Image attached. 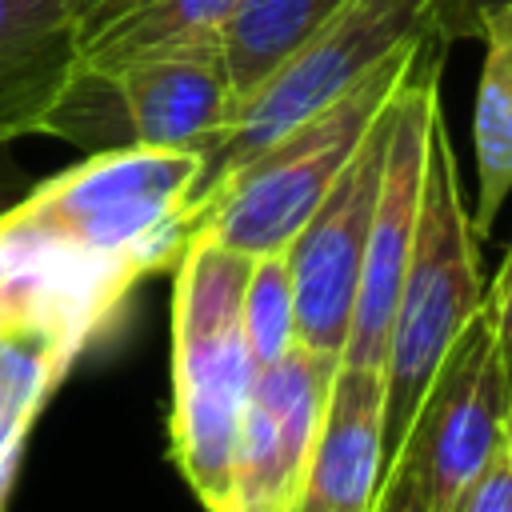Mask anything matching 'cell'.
Returning a JSON list of instances; mask_svg holds the SVG:
<instances>
[{
	"label": "cell",
	"instance_id": "obj_1",
	"mask_svg": "<svg viewBox=\"0 0 512 512\" xmlns=\"http://www.w3.org/2000/svg\"><path fill=\"white\" fill-rule=\"evenodd\" d=\"M204 156L112 148L0 208V336H28L72 364L120 320L132 288L176 268Z\"/></svg>",
	"mask_w": 512,
	"mask_h": 512
},
{
	"label": "cell",
	"instance_id": "obj_2",
	"mask_svg": "<svg viewBox=\"0 0 512 512\" xmlns=\"http://www.w3.org/2000/svg\"><path fill=\"white\" fill-rule=\"evenodd\" d=\"M252 256L192 236L172 284V416L168 452L208 512L232 504V460L256 360L244 340L240 296Z\"/></svg>",
	"mask_w": 512,
	"mask_h": 512
},
{
	"label": "cell",
	"instance_id": "obj_3",
	"mask_svg": "<svg viewBox=\"0 0 512 512\" xmlns=\"http://www.w3.org/2000/svg\"><path fill=\"white\" fill-rule=\"evenodd\" d=\"M424 44L432 40L396 48L344 96H336L332 104L276 136L268 148H260L196 208L192 236L216 240L244 256L284 252L308 212L320 204V196L336 184L376 116L388 108Z\"/></svg>",
	"mask_w": 512,
	"mask_h": 512
},
{
	"label": "cell",
	"instance_id": "obj_4",
	"mask_svg": "<svg viewBox=\"0 0 512 512\" xmlns=\"http://www.w3.org/2000/svg\"><path fill=\"white\" fill-rule=\"evenodd\" d=\"M480 248L472 216L464 208L456 156L444 132V116L428 140L424 200L412 236V252L400 276L388 348H384V460L400 452V440L424 400V388L460 336V328L484 304Z\"/></svg>",
	"mask_w": 512,
	"mask_h": 512
},
{
	"label": "cell",
	"instance_id": "obj_5",
	"mask_svg": "<svg viewBox=\"0 0 512 512\" xmlns=\"http://www.w3.org/2000/svg\"><path fill=\"white\" fill-rule=\"evenodd\" d=\"M420 40H436L432 0H344L232 108L228 128L204 156L200 184L188 204V224L196 208L260 148L344 96L396 48Z\"/></svg>",
	"mask_w": 512,
	"mask_h": 512
},
{
	"label": "cell",
	"instance_id": "obj_6",
	"mask_svg": "<svg viewBox=\"0 0 512 512\" xmlns=\"http://www.w3.org/2000/svg\"><path fill=\"white\" fill-rule=\"evenodd\" d=\"M236 108L220 44L172 48L116 68H76L40 120V136L112 148L200 152L220 140Z\"/></svg>",
	"mask_w": 512,
	"mask_h": 512
},
{
	"label": "cell",
	"instance_id": "obj_7",
	"mask_svg": "<svg viewBox=\"0 0 512 512\" xmlns=\"http://www.w3.org/2000/svg\"><path fill=\"white\" fill-rule=\"evenodd\" d=\"M512 372L500 356L488 304L460 328L436 364L424 400L400 440L428 512H448L504 444Z\"/></svg>",
	"mask_w": 512,
	"mask_h": 512
},
{
	"label": "cell",
	"instance_id": "obj_8",
	"mask_svg": "<svg viewBox=\"0 0 512 512\" xmlns=\"http://www.w3.org/2000/svg\"><path fill=\"white\" fill-rule=\"evenodd\" d=\"M432 48L436 40L424 44L412 72L392 96V128H388V152H384V172H380V196L372 212L368 252H364L356 308H352L340 364H360V368L384 364L392 308H396L400 276L412 252L420 200H424L428 140H432L436 120L444 116L440 112V52Z\"/></svg>",
	"mask_w": 512,
	"mask_h": 512
},
{
	"label": "cell",
	"instance_id": "obj_9",
	"mask_svg": "<svg viewBox=\"0 0 512 512\" xmlns=\"http://www.w3.org/2000/svg\"><path fill=\"white\" fill-rule=\"evenodd\" d=\"M388 128H392V100L336 176V184L320 196V204L308 212L292 244L284 248L288 272H292V300H296V344L336 356L344 352L360 268L368 252L372 212L380 196V172L388 152Z\"/></svg>",
	"mask_w": 512,
	"mask_h": 512
},
{
	"label": "cell",
	"instance_id": "obj_10",
	"mask_svg": "<svg viewBox=\"0 0 512 512\" xmlns=\"http://www.w3.org/2000/svg\"><path fill=\"white\" fill-rule=\"evenodd\" d=\"M332 372H336V356L312 352L304 344L256 368L240 416L228 508L296 504Z\"/></svg>",
	"mask_w": 512,
	"mask_h": 512
},
{
	"label": "cell",
	"instance_id": "obj_11",
	"mask_svg": "<svg viewBox=\"0 0 512 512\" xmlns=\"http://www.w3.org/2000/svg\"><path fill=\"white\" fill-rule=\"evenodd\" d=\"M384 468V372L336 360L296 512H368Z\"/></svg>",
	"mask_w": 512,
	"mask_h": 512
},
{
	"label": "cell",
	"instance_id": "obj_12",
	"mask_svg": "<svg viewBox=\"0 0 512 512\" xmlns=\"http://www.w3.org/2000/svg\"><path fill=\"white\" fill-rule=\"evenodd\" d=\"M88 0H0V144L36 136L48 104L76 72Z\"/></svg>",
	"mask_w": 512,
	"mask_h": 512
},
{
	"label": "cell",
	"instance_id": "obj_13",
	"mask_svg": "<svg viewBox=\"0 0 512 512\" xmlns=\"http://www.w3.org/2000/svg\"><path fill=\"white\" fill-rule=\"evenodd\" d=\"M236 0H88L80 12L76 68H116L136 56L220 44Z\"/></svg>",
	"mask_w": 512,
	"mask_h": 512
},
{
	"label": "cell",
	"instance_id": "obj_14",
	"mask_svg": "<svg viewBox=\"0 0 512 512\" xmlns=\"http://www.w3.org/2000/svg\"><path fill=\"white\" fill-rule=\"evenodd\" d=\"M484 68L472 112V148H476V180L480 208L472 216L476 240L492 232L496 212L512 192V12H500L480 32Z\"/></svg>",
	"mask_w": 512,
	"mask_h": 512
},
{
	"label": "cell",
	"instance_id": "obj_15",
	"mask_svg": "<svg viewBox=\"0 0 512 512\" xmlns=\"http://www.w3.org/2000/svg\"><path fill=\"white\" fill-rule=\"evenodd\" d=\"M344 0H236L220 24V60L236 104Z\"/></svg>",
	"mask_w": 512,
	"mask_h": 512
},
{
	"label": "cell",
	"instance_id": "obj_16",
	"mask_svg": "<svg viewBox=\"0 0 512 512\" xmlns=\"http://www.w3.org/2000/svg\"><path fill=\"white\" fill-rule=\"evenodd\" d=\"M72 360L28 336H0V512L16 484L28 428L64 380Z\"/></svg>",
	"mask_w": 512,
	"mask_h": 512
},
{
	"label": "cell",
	"instance_id": "obj_17",
	"mask_svg": "<svg viewBox=\"0 0 512 512\" xmlns=\"http://www.w3.org/2000/svg\"><path fill=\"white\" fill-rule=\"evenodd\" d=\"M240 320H244V340L256 368L296 348V300H292V272L284 252L252 256L244 296H240Z\"/></svg>",
	"mask_w": 512,
	"mask_h": 512
},
{
	"label": "cell",
	"instance_id": "obj_18",
	"mask_svg": "<svg viewBox=\"0 0 512 512\" xmlns=\"http://www.w3.org/2000/svg\"><path fill=\"white\" fill-rule=\"evenodd\" d=\"M500 12H512V0H432V36L436 44L480 40L484 24Z\"/></svg>",
	"mask_w": 512,
	"mask_h": 512
},
{
	"label": "cell",
	"instance_id": "obj_19",
	"mask_svg": "<svg viewBox=\"0 0 512 512\" xmlns=\"http://www.w3.org/2000/svg\"><path fill=\"white\" fill-rule=\"evenodd\" d=\"M448 512H512V468H508L504 452H496L488 460V468L456 496V504Z\"/></svg>",
	"mask_w": 512,
	"mask_h": 512
},
{
	"label": "cell",
	"instance_id": "obj_20",
	"mask_svg": "<svg viewBox=\"0 0 512 512\" xmlns=\"http://www.w3.org/2000/svg\"><path fill=\"white\" fill-rule=\"evenodd\" d=\"M368 512H428L424 492H420V484H416V472H412V464H408L400 452L388 460V468H384V476H380V488H376Z\"/></svg>",
	"mask_w": 512,
	"mask_h": 512
},
{
	"label": "cell",
	"instance_id": "obj_21",
	"mask_svg": "<svg viewBox=\"0 0 512 512\" xmlns=\"http://www.w3.org/2000/svg\"><path fill=\"white\" fill-rule=\"evenodd\" d=\"M484 304H488V316H492V332H496V344H500V356L512 372V244L504 252V264L492 280V288L484 292Z\"/></svg>",
	"mask_w": 512,
	"mask_h": 512
},
{
	"label": "cell",
	"instance_id": "obj_22",
	"mask_svg": "<svg viewBox=\"0 0 512 512\" xmlns=\"http://www.w3.org/2000/svg\"><path fill=\"white\" fill-rule=\"evenodd\" d=\"M228 512H296V504H236Z\"/></svg>",
	"mask_w": 512,
	"mask_h": 512
},
{
	"label": "cell",
	"instance_id": "obj_23",
	"mask_svg": "<svg viewBox=\"0 0 512 512\" xmlns=\"http://www.w3.org/2000/svg\"><path fill=\"white\" fill-rule=\"evenodd\" d=\"M500 452H504V460L512 468V404H508V416H504V444H500Z\"/></svg>",
	"mask_w": 512,
	"mask_h": 512
},
{
	"label": "cell",
	"instance_id": "obj_24",
	"mask_svg": "<svg viewBox=\"0 0 512 512\" xmlns=\"http://www.w3.org/2000/svg\"><path fill=\"white\" fill-rule=\"evenodd\" d=\"M4 204H8V196H4V192H0V208H4Z\"/></svg>",
	"mask_w": 512,
	"mask_h": 512
}]
</instances>
